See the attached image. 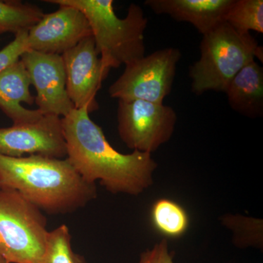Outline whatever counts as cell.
I'll use <instances>...</instances> for the list:
<instances>
[{
	"label": "cell",
	"mask_w": 263,
	"mask_h": 263,
	"mask_svg": "<svg viewBox=\"0 0 263 263\" xmlns=\"http://www.w3.org/2000/svg\"><path fill=\"white\" fill-rule=\"evenodd\" d=\"M87 109H73L62 118L67 157L87 182L99 181L112 194L141 195L154 183L157 163L152 154L120 153L109 143Z\"/></svg>",
	"instance_id": "cell-1"
},
{
	"label": "cell",
	"mask_w": 263,
	"mask_h": 263,
	"mask_svg": "<svg viewBox=\"0 0 263 263\" xmlns=\"http://www.w3.org/2000/svg\"><path fill=\"white\" fill-rule=\"evenodd\" d=\"M0 189L18 192L40 210L51 215L70 214L98 196L68 159L42 155H0Z\"/></svg>",
	"instance_id": "cell-2"
},
{
	"label": "cell",
	"mask_w": 263,
	"mask_h": 263,
	"mask_svg": "<svg viewBox=\"0 0 263 263\" xmlns=\"http://www.w3.org/2000/svg\"><path fill=\"white\" fill-rule=\"evenodd\" d=\"M73 7L85 15L104 69L118 68L145 57L144 33L148 18L140 5H129L127 14H116L113 0H45Z\"/></svg>",
	"instance_id": "cell-3"
},
{
	"label": "cell",
	"mask_w": 263,
	"mask_h": 263,
	"mask_svg": "<svg viewBox=\"0 0 263 263\" xmlns=\"http://www.w3.org/2000/svg\"><path fill=\"white\" fill-rule=\"evenodd\" d=\"M257 57L262 61V47L251 33H240L229 24H221L202 36L200 59L190 67L192 91L226 93L230 81Z\"/></svg>",
	"instance_id": "cell-4"
},
{
	"label": "cell",
	"mask_w": 263,
	"mask_h": 263,
	"mask_svg": "<svg viewBox=\"0 0 263 263\" xmlns=\"http://www.w3.org/2000/svg\"><path fill=\"white\" fill-rule=\"evenodd\" d=\"M46 216L15 190L0 189V254L9 263H41Z\"/></svg>",
	"instance_id": "cell-5"
},
{
	"label": "cell",
	"mask_w": 263,
	"mask_h": 263,
	"mask_svg": "<svg viewBox=\"0 0 263 263\" xmlns=\"http://www.w3.org/2000/svg\"><path fill=\"white\" fill-rule=\"evenodd\" d=\"M181 57L179 49L167 48L128 64L120 77L110 85L109 95L119 100L163 104L172 90Z\"/></svg>",
	"instance_id": "cell-6"
},
{
	"label": "cell",
	"mask_w": 263,
	"mask_h": 263,
	"mask_svg": "<svg viewBox=\"0 0 263 263\" xmlns=\"http://www.w3.org/2000/svg\"><path fill=\"white\" fill-rule=\"evenodd\" d=\"M118 133L129 148L152 154L174 135L177 115L163 104L143 100H119Z\"/></svg>",
	"instance_id": "cell-7"
},
{
	"label": "cell",
	"mask_w": 263,
	"mask_h": 263,
	"mask_svg": "<svg viewBox=\"0 0 263 263\" xmlns=\"http://www.w3.org/2000/svg\"><path fill=\"white\" fill-rule=\"evenodd\" d=\"M20 60L35 89L34 103L43 115L63 118L75 109L67 91L62 55L29 50Z\"/></svg>",
	"instance_id": "cell-8"
},
{
	"label": "cell",
	"mask_w": 263,
	"mask_h": 263,
	"mask_svg": "<svg viewBox=\"0 0 263 263\" xmlns=\"http://www.w3.org/2000/svg\"><path fill=\"white\" fill-rule=\"evenodd\" d=\"M69 98L76 109L90 113L99 108L97 94L109 71L104 69L92 36L62 55Z\"/></svg>",
	"instance_id": "cell-9"
},
{
	"label": "cell",
	"mask_w": 263,
	"mask_h": 263,
	"mask_svg": "<svg viewBox=\"0 0 263 263\" xmlns=\"http://www.w3.org/2000/svg\"><path fill=\"white\" fill-rule=\"evenodd\" d=\"M0 155L10 157L34 155L66 158L67 148L62 118L43 116L36 122L0 128Z\"/></svg>",
	"instance_id": "cell-10"
},
{
	"label": "cell",
	"mask_w": 263,
	"mask_h": 263,
	"mask_svg": "<svg viewBox=\"0 0 263 263\" xmlns=\"http://www.w3.org/2000/svg\"><path fill=\"white\" fill-rule=\"evenodd\" d=\"M91 36L84 13L73 7L60 5L58 10L45 14L29 29L27 43L30 51L62 55Z\"/></svg>",
	"instance_id": "cell-11"
},
{
	"label": "cell",
	"mask_w": 263,
	"mask_h": 263,
	"mask_svg": "<svg viewBox=\"0 0 263 263\" xmlns=\"http://www.w3.org/2000/svg\"><path fill=\"white\" fill-rule=\"evenodd\" d=\"M235 0H147L145 5L157 14H166L178 22L193 24L205 35L221 24Z\"/></svg>",
	"instance_id": "cell-12"
},
{
	"label": "cell",
	"mask_w": 263,
	"mask_h": 263,
	"mask_svg": "<svg viewBox=\"0 0 263 263\" xmlns=\"http://www.w3.org/2000/svg\"><path fill=\"white\" fill-rule=\"evenodd\" d=\"M30 86L28 72L20 60L0 71V110L15 125L36 122L44 116L37 109L29 110L22 105L34 103Z\"/></svg>",
	"instance_id": "cell-13"
},
{
	"label": "cell",
	"mask_w": 263,
	"mask_h": 263,
	"mask_svg": "<svg viewBox=\"0 0 263 263\" xmlns=\"http://www.w3.org/2000/svg\"><path fill=\"white\" fill-rule=\"evenodd\" d=\"M228 103L235 111L245 117L263 114V69L253 60L230 81L226 91Z\"/></svg>",
	"instance_id": "cell-14"
},
{
	"label": "cell",
	"mask_w": 263,
	"mask_h": 263,
	"mask_svg": "<svg viewBox=\"0 0 263 263\" xmlns=\"http://www.w3.org/2000/svg\"><path fill=\"white\" fill-rule=\"evenodd\" d=\"M44 15L37 5L21 1H0V34L13 33L15 35L29 31Z\"/></svg>",
	"instance_id": "cell-15"
},
{
	"label": "cell",
	"mask_w": 263,
	"mask_h": 263,
	"mask_svg": "<svg viewBox=\"0 0 263 263\" xmlns=\"http://www.w3.org/2000/svg\"><path fill=\"white\" fill-rule=\"evenodd\" d=\"M221 224L232 233V242L238 249H263V219L240 214L221 216Z\"/></svg>",
	"instance_id": "cell-16"
},
{
	"label": "cell",
	"mask_w": 263,
	"mask_h": 263,
	"mask_svg": "<svg viewBox=\"0 0 263 263\" xmlns=\"http://www.w3.org/2000/svg\"><path fill=\"white\" fill-rule=\"evenodd\" d=\"M152 219L157 230L168 238H179L189 227L187 213L179 204L167 198H160L153 204Z\"/></svg>",
	"instance_id": "cell-17"
},
{
	"label": "cell",
	"mask_w": 263,
	"mask_h": 263,
	"mask_svg": "<svg viewBox=\"0 0 263 263\" xmlns=\"http://www.w3.org/2000/svg\"><path fill=\"white\" fill-rule=\"evenodd\" d=\"M226 22L240 33H263L262 0H235Z\"/></svg>",
	"instance_id": "cell-18"
},
{
	"label": "cell",
	"mask_w": 263,
	"mask_h": 263,
	"mask_svg": "<svg viewBox=\"0 0 263 263\" xmlns=\"http://www.w3.org/2000/svg\"><path fill=\"white\" fill-rule=\"evenodd\" d=\"M70 230L65 224L48 232L46 249L41 263H86L71 246Z\"/></svg>",
	"instance_id": "cell-19"
},
{
	"label": "cell",
	"mask_w": 263,
	"mask_h": 263,
	"mask_svg": "<svg viewBox=\"0 0 263 263\" xmlns=\"http://www.w3.org/2000/svg\"><path fill=\"white\" fill-rule=\"evenodd\" d=\"M28 31L15 34L14 40L0 50V71L20 60L21 57L29 51L27 37Z\"/></svg>",
	"instance_id": "cell-20"
},
{
	"label": "cell",
	"mask_w": 263,
	"mask_h": 263,
	"mask_svg": "<svg viewBox=\"0 0 263 263\" xmlns=\"http://www.w3.org/2000/svg\"><path fill=\"white\" fill-rule=\"evenodd\" d=\"M174 252H170L167 238H162L152 248L142 252L138 263H174Z\"/></svg>",
	"instance_id": "cell-21"
},
{
	"label": "cell",
	"mask_w": 263,
	"mask_h": 263,
	"mask_svg": "<svg viewBox=\"0 0 263 263\" xmlns=\"http://www.w3.org/2000/svg\"><path fill=\"white\" fill-rule=\"evenodd\" d=\"M0 263H9L0 254Z\"/></svg>",
	"instance_id": "cell-22"
}]
</instances>
